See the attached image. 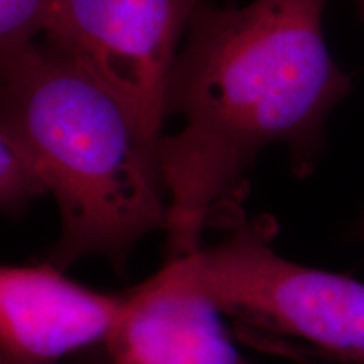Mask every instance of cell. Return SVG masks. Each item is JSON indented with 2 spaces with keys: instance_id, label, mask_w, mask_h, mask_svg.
I'll return each mask as SVG.
<instances>
[{
  "instance_id": "6da1fadb",
  "label": "cell",
  "mask_w": 364,
  "mask_h": 364,
  "mask_svg": "<svg viewBox=\"0 0 364 364\" xmlns=\"http://www.w3.org/2000/svg\"><path fill=\"white\" fill-rule=\"evenodd\" d=\"M327 0L204 2L172 68L157 157L167 203V260L203 248L209 228L245 220L248 172L284 144L295 171L311 169L318 136L351 78L324 36Z\"/></svg>"
},
{
  "instance_id": "7a4b0ae2",
  "label": "cell",
  "mask_w": 364,
  "mask_h": 364,
  "mask_svg": "<svg viewBox=\"0 0 364 364\" xmlns=\"http://www.w3.org/2000/svg\"><path fill=\"white\" fill-rule=\"evenodd\" d=\"M0 66V130L38 159L59 209L46 262L66 270L102 257L122 273L139 241L167 228L159 147L110 90L44 43Z\"/></svg>"
},
{
  "instance_id": "3957f363",
  "label": "cell",
  "mask_w": 364,
  "mask_h": 364,
  "mask_svg": "<svg viewBox=\"0 0 364 364\" xmlns=\"http://www.w3.org/2000/svg\"><path fill=\"white\" fill-rule=\"evenodd\" d=\"M270 218L240 221L191 255L198 285L236 329L277 338L326 363L364 364V284L287 260Z\"/></svg>"
},
{
  "instance_id": "277c9868",
  "label": "cell",
  "mask_w": 364,
  "mask_h": 364,
  "mask_svg": "<svg viewBox=\"0 0 364 364\" xmlns=\"http://www.w3.org/2000/svg\"><path fill=\"white\" fill-rule=\"evenodd\" d=\"M208 0H54L44 44L88 71L159 147L172 68Z\"/></svg>"
},
{
  "instance_id": "5b68a950",
  "label": "cell",
  "mask_w": 364,
  "mask_h": 364,
  "mask_svg": "<svg viewBox=\"0 0 364 364\" xmlns=\"http://www.w3.org/2000/svg\"><path fill=\"white\" fill-rule=\"evenodd\" d=\"M125 302L49 262L2 267L0 364H112Z\"/></svg>"
},
{
  "instance_id": "8992f818",
  "label": "cell",
  "mask_w": 364,
  "mask_h": 364,
  "mask_svg": "<svg viewBox=\"0 0 364 364\" xmlns=\"http://www.w3.org/2000/svg\"><path fill=\"white\" fill-rule=\"evenodd\" d=\"M125 295L112 364H253L196 282L191 257L167 260Z\"/></svg>"
},
{
  "instance_id": "52a82bcc",
  "label": "cell",
  "mask_w": 364,
  "mask_h": 364,
  "mask_svg": "<svg viewBox=\"0 0 364 364\" xmlns=\"http://www.w3.org/2000/svg\"><path fill=\"white\" fill-rule=\"evenodd\" d=\"M49 193V184L38 159L21 140L0 130V206L11 218H19L31 203Z\"/></svg>"
},
{
  "instance_id": "ba28073f",
  "label": "cell",
  "mask_w": 364,
  "mask_h": 364,
  "mask_svg": "<svg viewBox=\"0 0 364 364\" xmlns=\"http://www.w3.org/2000/svg\"><path fill=\"white\" fill-rule=\"evenodd\" d=\"M54 0H0V63L38 44L51 19Z\"/></svg>"
},
{
  "instance_id": "9c48e42d",
  "label": "cell",
  "mask_w": 364,
  "mask_h": 364,
  "mask_svg": "<svg viewBox=\"0 0 364 364\" xmlns=\"http://www.w3.org/2000/svg\"><path fill=\"white\" fill-rule=\"evenodd\" d=\"M309 364H327V363L318 361V359H312V361H309Z\"/></svg>"
},
{
  "instance_id": "30bf717a",
  "label": "cell",
  "mask_w": 364,
  "mask_h": 364,
  "mask_svg": "<svg viewBox=\"0 0 364 364\" xmlns=\"http://www.w3.org/2000/svg\"><path fill=\"white\" fill-rule=\"evenodd\" d=\"M363 7H364V0H363Z\"/></svg>"
}]
</instances>
